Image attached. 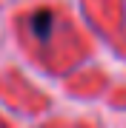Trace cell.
<instances>
[{
	"instance_id": "obj_1",
	"label": "cell",
	"mask_w": 126,
	"mask_h": 128,
	"mask_svg": "<svg viewBox=\"0 0 126 128\" xmlns=\"http://www.w3.org/2000/svg\"><path fill=\"white\" fill-rule=\"evenodd\" d=\"M52 28H55V14L52 12H34L29 17V32L37 37V40H49Z\"/></svg>"
}]
</instances>
